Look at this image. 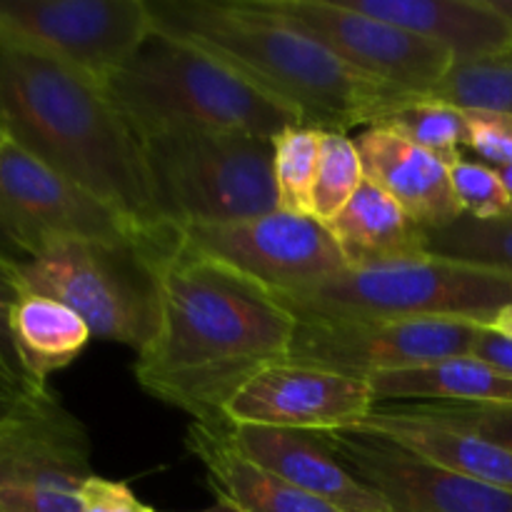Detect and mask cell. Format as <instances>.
Instances as JSON below:
<instances>
[{"mask_svg": "<svg viewBox=\"0 0 512 512\" xmlns=\"http://www.w3.org/2000/svg\"><path fill=\"white\" fill-rule=\"evenodd\" d=\"M488 328H493L495 333L505 335V338H512V305H510V308H505L503 313L495 318V323L488 325Z\"/></svg>", "mask_w": 512, "mask_h": 512, "instance_id": "37", "label": "cell"}, {"mask_svg": "<svg viewBox=\"0 0 512 512\" xmlns=\"http://www.w3.org/2000/svg\"><path fill=\"white\" fill-rule=\"evenodd\" d=\"M323 140L325 130L308 125H293L273 140V183L278 210L313 218Z\"/></svg>", "mask_w": 512, "mask_h": 512, "instance_id": "26", "label": "cell"}, {"mask_svg": "<svg viewBox=\"0 0 512 512\" xmlns=\"http://www.w3.org/2000/svg\"><path fill=\"white\" fill-rule=\"evenodd\" d=\"M375 405L365 378L288 360L255 375L228 403L225 423L338 433L363 423Z\"/></svg>", "mask_w": 512, "mask_h": 512, "instance_id": "15", "label": "cell"}, {"mask_svg": "<svg viewBox=\"0 0 512 512\" xmlns=\"http://www.w3.org/2000/svg\"><path fill=\"white\" fill-rule=\"evenodd\" d=\"M155 213L175 228L278 210L273 140L243 133H160L140 140Z\"/></svg>", "mask_w": 512, "mask_h": 512, "instance_id": "7", "label": "cell"}, {"mask_svg": "<svg viewBox=\"0 0 512 512\" xmlns=\"http://www.w3.org/2000/svg\"><path fill=\"white\" fill-rule=\"evenodd\" d=\"M325 448L378 490L393 512H512L510 490L445 470L378 435L318 433Z\"/></svg>", "mask_w": 512, "mask_h": 512, "instance_id": "14", "label": "cell"}, {"mask_svg": "<svg viewBox=\"0 0 512 512\" xmlns=\"http://www.w3.org/2000/svg\"><path fill=\"white\" fill-rule=\"evenodd\" d=\"M450 183L463 215L475 220H493L512 213V195L498 170L478 160H455L450 165Z\"/></svg>", "mask_w": 512, "mask_h": 512, "instance_id": "29", "label": "cell"}, {"mask_svg": "<svg viewBox=\"0 0 512 512\" xmlns=\"http://www.w3.org/2000/svg\"><path fill=\"white\" fill-rule=\"evenodd\" d=\"M428 255L512 273V213L493 220L463 215L445 228L428 230Z\"/></svg>", "mask_w": 512, "mask_h": 512, "instance_id": "27", "label": "cell"}, {"mask_svg": "<svg viewBox=\"0 0 512 512\" xmlns=\"http://www.w3.org/2000/svg\"><path fill=\"white\" fill-rule=\"evenodd\" d=\"M428 420L468 430L512 453V405L510 403H405Z\"/></svg>", "mask_w": 512, "mask_h": 512, "instance_id": "30", "label": "cell"}, {"mask_svg": "<svg viewBox=\"0 0 512 512\" xmlns=\"http://www.w3.org/2000/svg\"><path fill=\"white\" fill-rule=\"evenodd\" d=\"M428 98L453 108L478 113L510 115L512 118V48L488 58L453 63Z\"/></svg>", "mask_w": 512, "mask_h": 512, "instance_id": "25", "label": "cell"}, {"mask_svg": "<svg viewBox=\"0 0 512 512\" xmlns=\"http://www.w3.org/2000/svg\"><path fill=\"white\" fill-rule=\"evenodd\" d=\"M473 358L483 360L500 373L512 375V338H505V335L483 325L473 345Z\"/></svg>", "mask_w": 512, "mask_h": 512, "instance_id": "34", "label": "cell"}, {"mask_svg": "<svg viewBox=\"0 0 512 512\" xmlns=\"http://www.w3.org/2000/svg\"><path fill=\"white\" fill-rule=\"evenodd\" d=\"M375 403H510L512 375L473 355L368 378Z\"/></svg>", "mask_w": 512, "mask_h": 512, "instance_id": "23", "label": "cell"}, {"mask_svg": "<svg viewBox=\"0 0 512 512\" xmlns=\"http://www.w3.org/2000/svg\"><path fill=\"white\" fill-rule=\"evenodd\" d=\"M260 5L300 25L355 73L398 93L428 95L455 63L440 45L340 0H260Z\"/></svg>", "mask_w": 512, "mask_h": 512, "instance_id": "13", "label": "cell"}, {"mask_svg": "<svg viewBox=\"0 0 512 512\" xmlns=\"http://www.w3.org/2000/svg\"><path fill=\"white\" fill-rule=\"evenodd\" d=\"M148 5L155 30L218 58L293 110L308 128L325 133L370 128L400 95H408L355 73L320 40L260 0H150Z\"/></svg>", "mask_w": 512, "mask_h": 512, "instance_id": "2", "label": "cell"}, {"mask_svg": "<svg viewBox=\"0 0 512 512\" xmlns=\"http://www.w3.org/2000/svg\"><path fill=\"white\" fill-rule=\"evenodd\" d=\"M350 430L378 435V438L390 440L440 468L512 493L510 450L500 448L480 435L468 433V430L450 428L438 420L423 418V415L413 413L408 405H375L373 413Z\"/></svg>", "mask_w": 512, "mask_h": 512, "instance_id": "19", "label": "cell"}, {"mask_svg": "<svg viewBox=\"0 0 512 512\" xmlns=\"http://www.w3.org/2000/svg\"><path fill=\"white\" fill-rule=\"evenodd\" d=\"M355 145L365 178L398 200L400 208L425 230L445 228L463 218L450 183L448 160L378 125L360 130Z\"/></svg>", "mask_w": 512, "mask_h": 512, "instance_id": "17", "label": "cell"}, {"mask_svg": "<svg viewBox=\"0 0 512 512\" xmlns=\"http://www.w3.org/2000/svg\"><path fill=\"white\" fill-rule=\"evenodd\" d=\"M498 173H500V178H503L505 188H508L510 195H512V165H508V168H500Z\"/></svg>", "mask_w": 512, "mask_h": 512, "instance_id": "41", "label": "cell"}, {"mask_svg": "<svg viewBox=\"0 0 512 512\" xmlns=\"http://www.w3.org/2000/svg\"><path fill=\"white\" fill-rule=\"evenodd\" d=\"M18 400L20 398H0V423L8 418V413L15 408V403H18Z\"/></svg>", "mask_w": 512, "mask_h": 512, "instance_id": "40", "label": "cell"}, {"mask_svg": "<svg viewBox=\"0 0 512 512\" xmlns=\"http://www.w3.org/2000/svg\"><path fill=\"white\" fill-rule=\"evenodd\" d=\"M325 228L338 243L348 268H373L428 255V230L368 178L343 213Z\"/></svg>", "mask_w": 512, "mask_h": 512, "instance_id": "21", "label": "cell"}, {"mask_svg": "<svg viewBox=\"0 0 512 512\" xmlns=\"http://www.w3.org/2000/svg\"><path fill=\"white\" fill-rule=\"evenodd\" d=\"M213 498H215V503L210 505V508H203V510H193V512H245L243 508H240V505H235L233 500H230V498H225V495H220V493H213Z\"/></svg>", "mask_w": 512, "mask_h": 512, "instance_id": "36", "label": "cell"}, {"mask_svg": "<svg viewBox=\"0 0 512 512\" xmlns=\"http://www.w3.org/2000/svg\"><path fill=\"white\" fill-rule=\"evenodd\" d=\"M375 125L393 130L400 138L440 155L450 165L463 158L465 143H468L465 110L440 103L428 95H400Z\"/></svg>", "mask_w": 512, "mask_h": 512, "instance_id": "24", "label": "cell"}, {"mask_svg": "<svg viewBox=\"0 0 512 512\" xmlns=\"http://www.w3.org/2000/svg\"><path fill=\"white\" fill-rule=\"evenodd\" d=\"M23 395L28 393L15 383L13 375H10L8 370L3 368V363H0V398H23Z\"/></svg>", "mask_w": 512, "mask_h": 512, "instance_id": "35", "label": "cell"}, {"mask_svg": "<svg viewBox=\"0 0 512 512\" xmlns=\"http://www.w3.org/2000/svg\"><path fill=\"white\" fill-rule=\"evenodd\" d=\"M20 295H23V283H20L18 260L0 255V363L25 393H40V390L30 388V383L25 380L13 348V338H10V310L18 303Z\"/></svg>", "mask_w": 512, "mask_h": 512, "instance_id": "32", "label": "cell"}, {"mask_svg": "<svg viewBox=\"0 0 512 512\" xmlns=\"http://www.w3.org/2000/svg\"><path fill=\"white\" fill-rule=\"evenodd\" d=\"M228 433L235 450L250 463L340 512H393L378 490L355 478L325 448L318 433L263 425H228Z\"/></svg>", "mask_w": 512, "mask_h": 512, "instance_id": "16", "label": "cell"}, {"mask_svg": "<svg viewBox=\"0 0 512 512\" xmlns=\"http://www.w3.org/2000/svg\"><path fill=\"white\" fill-rule=\"evenodd\" d=\"M80 510L83 512H158L145 505L123 480H110L103 475H90L80 488Z\"/></svg>", "mask_w": 512, "mask_h": 512, "instance_id": "33", "label": "cell"}, {"mask_svg": "<svg viewBox=\"0 0 512 512\" xmlns=\"http://www.w3.org/2000/svg\"><path fill=\"white\" fill-rule=\"evenodd\" d=\"M180 233L195 253L253 280L270 295L295 293L348 270L330 230L308 215L273 210L235 223L188 225Z\"/></svg>", "mask_w": 512, "mask_h": 512, "instance_id": "11", "label": "cell"}, {"mask_svg": "<svg viewBox=\"0 0 512 512\" xmlns=\"http://www.w3.org/2000/svg\"><path fill=\"white\" fill-rule=\"evenodd\" d=\"M180 238L158 225L130 240H55L18 263L25 293L68 305L98 340L143 353L160 313V270Z\"/></svg>", "mask_w": 512, "mask_h": 512, "instance_id": "5", "label": "cell"}, {"mask_svg": "<svg viewBox=\"0 0 512 512\" xmlns=\"http://www.w3.org/2000/svg\"><path fill=\"white\" fill-rule=\"evenodd\" d=\"M5 143H8V130H5L3 120H0V150H3Z\"/></svg>", "mask_w": 512, "mask_h": 512, "instance_id": "42", "label": "cell"}, {"mask_svg": "<svg viewBox=\"0 0 512 512\" xmlns=\"http://www.w3.org/2000/svg\"><path fill=\"white\" fill-rule=\"evenodd\" d=\"M483 325L470 320H323L298 323L293 363L365 378L473 355Z\"/></svg>", "mask_w": 512, "mask_h": 512, "instance_id": "12", "label": "cell"}, {"mask_svg": "<svg viewBox=\"0 0 512 512\" xmlns=\"http://www.w3.org/2000/svg\"><path fill=\"white\" fill-rule=\"evenodd\" d=\"M468 115V143L465 150L480 158L478 163L500 170L512 165V118L510 115L478 113Z\"/></svg>", "mask_w": 512, "mask_h": 512, "instance_id": "31", "label": "cell"}, {"mask_svg": "<svg viewBox=\"0 0 512 512\" xmlns=\"http://www.w3.org/2000/svg\"><path fill=\"white\" fill-rule=\"evenodd\" d=\"M0 255H5V258H10V260H18V263H23L25 260L23 255L18 253V248H15L8 238H5L3 230H0Z\"/></svg>", "mask_w": 512, "mask_h": 512, "instance_id": "38", "label": "cell"}, {"mask_svg": "<svg viewBox=\"0 0 512 512\" xmlns=\"http://www.w3.org/2000/svg\"><path fill=\"white\" fill-rule=\"evenodd\" d=\"M490 3H493V8L498 10V13H503L512 25V0H490Z\"/></svg>", "mask_w": 512, "mask_h": 512, "instance_id": "39", "label": "cell"}, {"mask_svg": "<svg viewBox=\"0 0 512 512\" xmlns=\"http://www.w3.org/2000/svg\"><path fill=\"white\" fill-rule=\"evenodd\" d=\"M0 120L13 143L55 173L145 228L163 225L140 140L93 78L0 40Z\"/></svg>", "mask_w": 512, "mask_h": 512, "instance_id": "3", "label": "cell"}, {"mask_svg": "<svg viewBox=\"0 0 512 512\" xmlns=\"http://www.w3.org/2000/svg\"><path fill=\"white\" fill-rule=\"evenodd\" d=\"M365 180L363 160L353 138L345 133H325L318 180L313 195V218L328 225L343 213Z\"/></svg>", "mask_w": 512, "mask_h": 512, "instance_id": "28", "label": "cell"}, {"mask_svg": "<svg viewBox=\"0 0 512 512\" xmlns=\"http://www.w3.org/2000/svg\"><path fill=\"white\" fill-rule=\"evenodd\" d=\"M155 30L145 0H0V40L103 85Z\"/></svg>", "mask_w": 512, "mask_h": 512, "instance_id": "9", "label": "cell"}, {"mask_svg": "<svg viewBox=\"0 0 512 512\" xmlns=\"http://www.w3.org/2000/svg\"><path fill=\"white\" fill-rule=\"evenodd\" d=\"M298 320L253 280L188 248L180 233L160 270L158 328L135 380L193 423H225L230 400L288 363Z\"/></svg>", "mask_w": 512, "mask_h": 512, "instance_id": "1", "label": "cell"}, {"mask_svg": "<svg viewBox=\"0 0 512 512\" xmlns=\"http://www.w3.org/2000/svg\"><path fill=\"white\" fill-rule=\"evenodd\" d=\"M90 475L83 423L50 390L23 395L0 423V512H83Z\"/></svg>", "mask_w": 512, "mask_h": 512, "instance_id": "8", "label": "cell"}, {"mask_svg": "<svg viewBox=\"0 0 512 512\" xmlns=\"http://www.w3.org/2000/svg\"><path fill=\"white\" fill-rule=\"evenodd\" d=\"M0 230L28 260L55 240L110 243L153 228L135 223L8 138L0 150Z\"/></svg>", "mask_w": 512, "mask_h": 512, "instance_id": "10", "label": "cell"}, {"mask_svg": "<svg viewBox=\"0 0 512 512\" xmlns=\"http://www.w3.org/2000/svg\"><path fill=\"white\" fill-rule=\"evenodd\" d=\"M273 298L298 323L448 318L493 325L512 305V273L423 255L348 268L325 283Z\"/></svg>", "mask_w": 512, "mask_h": 512, "instance_id": "6", "label": "cell"}, {"mask_svg": "<svg viewBox=\"0 0 512 512\" xmlns=\"http://www.w3.org/2000/svg\"><path fill=\"white\" fill-rule=\"evenodd\" d=\"M105 95L135 138L160 133H243L275 140L300 118L205 50L153 33L110 73Z\"/></svg>", "mask_w": 512, "mask_h": 512, "instance_id": "4", "label": "cell"}, {"mask_svg": "<svg viewBox=\"0 0 512 512\" xmlns=\"http://www.w3.org/2000/svg\"><path fill=\"white\" fill-rule=\"evenodd\" d=\"M10 338L30 388L48 390L50 375L75 363L93 333L68 305L23 290L10 310Z\"/></svg>", "mask_w": 512, "mask_h": 512, "instance_id": "22", "label": "cell"}, {"mask_svg": "<svg viewBox=\"0 0 512 512\" xmlns=\"http://www.w3.org/2000/svg\"><path fill=\"white\" fill-rule=\"evenodd\" d=\"M370 18L440 45L460 60L488 58L512 48V25L490 0H340Z\"/></svg>", "mask_w": 512, "mask_h": 512, "instance_id": "18", "label": "cell"}, {"mask_svg": "<svg viewBox=\"0 0 512 512\" xmlns=\"http://www.w3.org/2000/svg\"><path fill=\"white\" fill-rule=\"evenodd\" d=\"M185 448L208 470L210 493L225 495L245 512H340L243 458L228 423H190Z\"/></svg>", "mask_w": 512, "mask_h": 512, "instance_id": "20", "label": "cell"}]
</instances>
